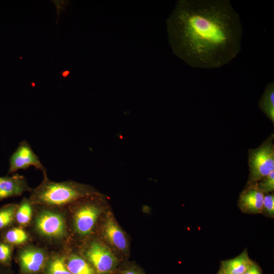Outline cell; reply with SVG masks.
Instances as JSON below:
<instances>
[{
  "instance_id": "11",
  "label": "cell",
  "mask_w": 274,
  "mask_h": 274,
  "mask_svg": "<svg viewBox=\"0 0 274 274\" xmlns=\"http://www.w3.org/2000/svg\"><path fill=\"white\" fill-rule=\"evenodd\" d=\"M26 179L17 174L3 177L0 182V200L20 196L24 192L30 191Z\"/></svg>"
},
{
  "instance_id": "2",
  "label": "cell",
  "mask_w": 274,
  "mask_h": 274,
  "mask_svg": "<svg viewBox=\"0 0 274 274\" xmlns=\"http://www.w3.org/2000/svg\"><path fill=\"white\" fill-rule=\"evenodd\" d=\"M29 198L32 204L59 207L76 202L95 193L90 186L73 181L54 182L44 178L36 188L31 189Z\"/></svg>"
},
{
  "instance_id": "27",
  "label": "cell",
  "mask_w": 274,
  "mask_h": 274,
  "mask_svg": "<svg viewBox=\"0 0 274 274\" xmlns=\"http://www.w3.org/2000/svg\"><path fill=\"white\" fill-rule=\"evenodd\" d=\"M217 274H225L223 270L220 268Z\"/></svg>"
},
{
  "instance_id": "5",
  "label": "cell",
  "mask_w": 274,
  "mask_h": 274,
  "mask_svg": "<svg viewBox=\"0 0 274 274\" xmlns=\"http://www.w3.org/2000/svg\"><path fill=\"white\" fill-rule=\"evenodd\" d=\"M34 228L40 236L50 240L61 241L67 235L64 216L48 207L40 211L36 216Z\"/></svg>"
},
{
  "instance_id": "9",
  "label": "cell",
  "mask_w": 274,
  "mask_h": 274,
  "mask_svg": "<svg viewBox=\"0 0 274 274\" xmlns=\"http://www.w3.org/2000/svg\"><path fill=\"white\" fill-rule=\"evenodd\" d=\"M264 193L259 188L257 183L249 184L241 193L238 206L244 212L249 214H259L262 212Z\"/></svg>"
},
{
  "instance_id": "6",
  "label": "cell",
  "mask_w": 274,
  "mask_h": 274,
  "mask_svg": "<svg viewBox=\"0 0 274 274\" xmlns=\"http://www.w3.org/2000/svg\"><path fill=\"white\" fill-rule=\"evenodd\" d=\"M84 257L90 264L96 274H113L118 260L111 250L98 241L91 242L85 250Z\"/></svg>"
},
{
  "instance_id": "21",
  "label": "cell",
  "mask_w": 274,
  "mask_h": 274,
  "mask_svg": "<svg viewBox=\"0 0 274 274\" xmlns=\"http://www.w3.org/2000/svg\"><path fill=\"white\" fill-rule=\"evenodd\" d=\"M262 212H264L266 215L270 217L274 216V195L273 193L267 194L264 195Z\"/></svg>"
},
{
  "instance_id": "8",
  "label": "cell",
  "mask_w": 274,
  "mask_h": 274,
  "mask_svg": "<svg viewBox=\"0 0 274 274\" xmlns=\"http://www.w3.org/2000/svg\"><path fill=\"white\" fill-rule=\"evenodd\" d=\"M31 166L40 170L43 174L44 178H47L46 168L29 144L24 140L20 143L10 157L9 173L13 174L20 169H27Z\"/></svg>"
},
{
  "instance_id": "3",
  "label": "cell",
  "mask_w": 274,
  "mask_h": 274,
  "mask_svg": "<svg viewBox=\"0 0 274 274\" xmlns=\"http://www.w3.org/2000/svg\"><path fill=\"white\" fill-rule=\"evenodd\" d=\"M273 139L272 134L259 147L249 151L248 184L258 182L274 170Z\"/></svg>"
},
{
  "instance_id": "26",
  "label": "cell",
  "mask_w": 274,
  "mask_h": 274,
  "mask_svg": "<svg viewBox=\"0 0 274 274\" xmlns=\"http://www.w3.org/2000/svg\"><path fill=\"white\" fill-rule=\"evenodd\" d=\"M71 72L68 70H63L60 73V76L62 78H66L69 76Z\"/></svg>"
},
{
  "instance_id": "16",
  "label": "cell",
  "mask_w": 274,
  "mask_h": 274,
  "mask_svg": "<svg viewBox=\"0 0 274 274\" xmlns=\"http://www.w3.org/2000/svg\"><path fill=\"white\" fill-rule=\"evenodd\" d=\"M3 241L13 246L22 245L29 238L27 233L21 227H12L5 231L3 235Z\"/></svg>"
},
{
  "instance_id": "15",
  "label": "cell",
  "mask_w": 274,
  "mask_h": 274,
  "mask_svg": "<svg viewBox=\"0 0 274 274\" xmlns=\"http://www.w3.org/2000/svg\"><path fill=\"white\" fill-rule=\"evenodd\" d=\"M33 206L30 200L25 198L18 204L15 221L19 225L26 226L29 224L32 216Z\"/></svg>"
},
{
  "instance_id": "17",
  "label": "cell",
  "mask_w": 274,
  "mask_h": 274,
  "mask_svg": "<svg viewBox=\"0 0 274 274\" xmlns=\"http://www.w3.org/2000/svg\"><path fill=\"white\" fill-rule=\"evenodd\" d=\"M42 274H72L66 267L65 257L56 255L49 257Z\"/></svg>"
},
{
  "instance_id": "12",
  "label": "cell",
  "mask_w": 274,
  "mask_h": 274,
  "mask_svg": "<svg viewBox=\"0 0 274 274\" xmlns=\"http://www.w3.org/2000/svg\"><path fill=\"white\" fill-rule=\"evenodd\" d=\"M221 268L225 274H244L253 264L245 250L240 255L221 262Z\"/></svg>"
},
{
  "instance_id": "18",
  "label": "cell",
  "mask_w": 274,
  "mask_h": 274,
  "mask_svg": "<svg viewBox=\"0 0 274 274\" xmlns=\"http://www.w3.org/2000/svg\"><path fill=\"white\" fill-rule=\"evenodd\" d=\"M18 204L11 203L0 208V230L10 227L15 220Z\"/></svg>"
},
{
  "instance_id": "22",
  "label": "cell",
  "mask_w": 274,
  "mask_h": 274,
  "mask_svg": "<svg viewBox=\"0 0 274 274\" xmlns=\"http://www.w3.org/2000/svg\"><path fill=\"white\" fill-rule=\"evenodd\" d=\"M54 5L57 13V18L56 24H58L59 18L61 13L65 12L66 7L70 5V2L68 0H51Z\"/></svg>"
},
{
  "instance_id": "19",
  "label": "cell",
  "mask_w": 274,
  "mask_h": 274,
  "mask_svg": "<svg viewBox=\"0 0 274 274\" xmlns=\"http://www.w3.org/2000/svg\"><path fill=\"white\" fill-rule=\"evenodd\" d=\"M12 246L4 241H0V265L9 267L11 263Z\"/></svg>"
},
{
  "instance_id": "24",
  "label": "cell",
  "mask_w": 274,
  "mask_h": 274,
  "mask_svg": "<svg viewBox=\"0 0 274 274\" xmlns=\"http://www.w3.org/2000/svg\"><path fill=\"white\" fill-rule=\"evenodd\" d=\"M244 274H262V271L259 265L254 262Z\"/></svg>"
},
{
  "instance_id": "23",
  "label": "cell",
  "mask_w": 274,
  "mask_h": 274,
  "mask_svg": "<svg viewBox=\"0 0 274 274\" xmlns=\"http://www.w3.org/2000/svg\"><path fill=\"white\" fill-rule=\"evenodd\" d=\"M119 274H145L139 268L130 266L122 270Z\"/></svg>"
},
{
  "instance_id": "29",
  "label": "cell",
  "mask_w": 274,
  "mask_h": 274,
  "mask_svg": "<svg viewBox=\"0 0 274 274\" xmlns=\"http://www.w3.org/2000/svg\"><path fill=\"white\" fill-rule=\"evenodd\" d=\"M3 177H0V182L2 181Z\"/></svg>"
},
{
  "instance_id": "13",
  "label": "cell",
  "mask_w": 274,
  "mask_h": 274,
  "mask_svg": "<svg viewBox=\"0 0 274 274\" xmlns=\"http://www.w3.org/2000/svg\"><path fill=\"white\" fill-rule=\"evenodd\" d=\"M65 262L72 274H96L90 264L80 255L70 254L65 257Z\"/></svg>"
},
{
  "instance_id": "28",
  "label": "cell",
  "mask_w": 274,
  "mask_h": 274,
  "mask_svg": "<svg viewBox=\"0 0 274 274\" xmlns=\"http://www.w3.org/2000/svg\"><path fill=\"white\" fill-rule=\"evenodd\" d=\"M31 84H32L33 86H35V83L33 82H31Z\"/></svg>"
},
{
  "instance_id": "14",
  "label": "cell",
  "mask_w": 274,
  "mask_h": 274,
  "mask_svg": "<svg viewBox=\"0 0 274 274\" xmlns=\"http://www.w3.org/2000/svg\"><path fill=\"white\" fill-rule=\"evenodd\" d=\"M258 105L261 111L273 123L274 121V82L267 84Z\"/></svg>"
},
{
  "instance_id": "4",
  "label": "cell",
  "mask_w": 274,
  "mask_h": 274,
  "mask_svg": "<svg viewBox=\"0 0 274 274\" xmlns=\"http://www.w3.org/2000/svg\"><path fill=\"white\" fill-rule=\"evenodd\" d=\"M98 194L95 193L80 199L74 214L73 225L75 231L81 236L90 234L93 230L101 208L97 203Z\"/></svg>"
},
{
  "instance_id": "7",
  "label": "cell",
  "mask_w": 274,
  "mask_h": 274,
  "mask_svg": "<svg viewBox=\"0 0 274 274\" xmlns=\"http://www.w3.org/2000/svg\"><path fill=\"white\" fill-rule=\"evenodd\" d=\"M49 258L42 248L32 245L23 248L17 256L21 274H42Z\"/></svg>"
},
{
  "instance_id": "20",
  "label": "cell",
  "mask_w": 274,
  "mask_h": 274,
  "mask_svg": "<svg viewBox=\"0 0 274 274\" xmlns=\"http://www.w3.org/2000/svg\"><path fill=\"white\" fill-rule=\"evenodd\" d=\"M260 181V182H257L258 186L264 194H267L273 192L274 190V170Z\"/></svg>"
},
{
  "instance_id": "25",
  "label": "cell",
  "mask_w": 274,
  "mask_h": 274,
  "mask_svg": "<svg viewBox=\"0 0 274 274\" xmlns=\"http://www.w3.org/2000/svg\"><path fill=\"white\" fill-rule=\"evenodd\" d=\"M0 274H12L8 267L0 265Z\"/></svg>"
},
{
  "instance_id": "10",
  "label": "cell",
  "mask_w": 274,
  "mask_h": 274,
  "mask_svg": "<svg viewBox=\"0 0 274 274\" xmlns=\"http://www.w3.org/2000/svg\"><path fill=\"white\" fill-rule=\"evenodd\" d=\"M102 231L105 237L112 246L124 253L128 251V243L125 233L110 213L106 217Z\"/></svg>"
},
{
  "instance_id": "1",
  "label": "cell",
  "mask_w": 274,
  "mask_h": 274,
  "mask_svg": "<svg viewBox=\"0 0 274 274\" xmlns=\"http://www.w3.org/2000/svg\"><path fill=\"white\" fill-rule=\"evenodd\" d=\"M174 53L194 68H219L241 50L240 17L228 0H180L167 20Z\"/></svg>"
}]
</instances>
